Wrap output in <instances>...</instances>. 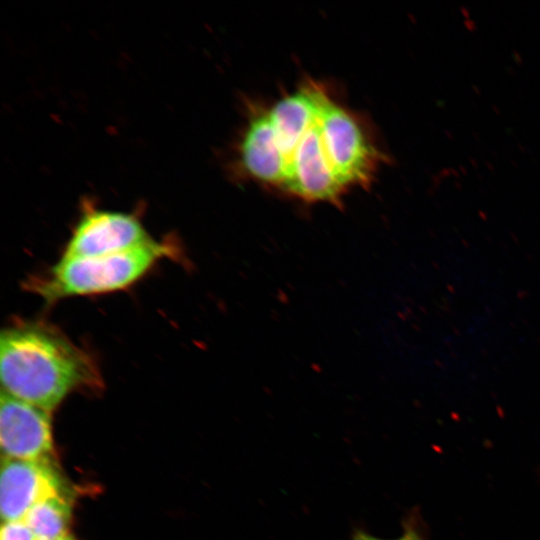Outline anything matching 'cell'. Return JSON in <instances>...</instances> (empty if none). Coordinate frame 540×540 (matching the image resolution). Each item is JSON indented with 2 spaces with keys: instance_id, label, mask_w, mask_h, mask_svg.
Instances as JSON below:
<instances>
[{
  "instance_id": "8fae6325",
  "label": "cell",
  "mask_w": 540,
  "mask_h": 540,
  "mask_svg": "<svg viewBox=\"0 0 540 540\" xmlns=\"http://www.w3.org/2000/svg\"><path fill=\"white\" fill-rule=\"evenodd\" d=\"M352 540H384V539L377 538L373 535H370L364 531L359 530L353 535Z\"/></svg>"
},
{
  "instance_id": "6da1fadb",
  "label": "cell",
  "mask_w": 540,
  "mask_h": 540,
  "mask_svg": "<svg viewBox=\"0 0 540 540\" xmlns=\"http://www.w3.org/2000/svg\"><path fill=\"white\" fill-rule=\"evenodd\" d=\"M2 391L48 412L71 392L101 386L91 356L42 321H16L0 335Z\"/></svg>"
},
{
  "instance_id": "30bf717a",
  "label": "cell",
  "mask_w": 540,
  "mask_h": 540,
  "mask_svg": "<svg viewBox=\"0 0 540 540\" xmlns=\"http://www.w3.org/2000/svg\"><path fill=\"white\" fill-rule=\"evenodd\" d=\"M398 540H422V538L418 531L413 526L408 524Z\"/></svg>"
},
{
  "instance_id": "7c38bea8",
  "label": "cell",
  "mask_w": 540,
  "mask_h": 540,
  "mask_svg": "<svg viewBox=\"0 0 540 540\" xmlns=\"http://www.w3.org/2000/svg\"><path fill=\"white\" fill-rule=\"evenodd\" d=\"M37 540H74V539L71 538L70 536L66 535V536H63V537H60V538H56V539H37Z\"/></svg>"
},
{
  "instance_id": "7a4b0ae2",
  "label": "cell",
  "mask_w": 540,
  "mask_h": 540,
  "mask_svg": "<svg viewBox=\"0 0 540 540\" xmlns=\"http://www.w3.org/2000/svg\"><path fill=\"white\" fill-rule=\"evenodd\" d=\"M169 243L152 240L128 251L91 258H61L30 288L53 302L61 298L113 292L144 276L161 258L172 254Z\"/></svg>"
},
{
  "instance_id": "277c9868",
  "label": "cell",
  "mask_w": 540,
  "mask_h": 540,
  "mask_svg": "<svg viewBox=\"0 0 540 540\" xmlns=\"http://www.w3.org/2000/svg\"><path fill=\"white\" fill-rule=\"evenodd\" d=\"M323 127L335 170L347 190L366 186L373 179L379 153L352 114L327 98Z\"/></svg>"
},
{
  "instance_id": "3957f363",
  "label": "cell",
  "mask_w": 540,
  "mask_h": 540,
  "mask_svg": "<svg viewBox=\"0 0 540 540\" xmlns=\"http://www.w3.org/2000/svg\"><path fill=\"white\" fill-rule=\"evenodd\" d=\"M82 208L62 258L106 256L153 240L135 214L99 209L89 201H85Z\"/></svg>"
},
{
  "instance_id": "9c48e42d",
  "label": "cell",
  "mask_w": 540,
  "mask_h": 540,
  "mask_svg": "<svg viewBox=\"0 0 540 540\" xmlns=\"http://www.w3.org/2000/svg\"><path fill=\"white\" fill-rule=\"evenodd\" d=\"M0 540H37V538L24 520H15L2 524Z\"/></svg>"
},
{
  "instance_id": "ba28073f",
  "label": "cell",
  "mask_w": 540,
  "mask_h": 540,
  "mask_svg": "<svg viewBox=\"0 0 540 540\" xmlns=\"http://www.w3.org/2000/svg\"><path fill=\"white\" fill-rule=\"evenodd\" d=\"M71 519V503L66 495L44 499L24 517L37 539H56L67 535Z\"/></svg>"
},
{
  "instance_id": "8992f818",
  "label": "cell",
  "mask_w": 540,
  "mask_h": 540,
  "mask_svg": "<svg viewBox=\"0 0 540 540\" xmlns=\"http://www.w3.org/2000/svg\"><path fill=\"white\" fill-rule=\"evenodd\" d=\"M0 443L4 457L49 460L52 452L49 412L2 391Z\"/></svg>"
},
{
  "instance_id": "5b68a950",
  "label": "cell",
  "mask_w": 540,
  "mask_h": 540,
  "mask_svg": "<svg viewBox=\"0 0 540 540\" xmlns=\"http://www.w3.org/2000/svg\"><path fill=\"white\" fill-rule=\"evenodd\" d=\"M66 495L64 484L49 460L3 457L0 477V511L4 522L23 520L38 502Z\"/></svg>"
},
{
  "instance_id": "52a82bcc",
  "label": "cell",
  "mask_w": 540,
  "mask_h": 540,
  "mask_svg": "<svg viewBox=\"0 0 540 540\" xmlns=\"http://www.w3.org/2000/svg\"><path fill=\"white\" fill-rule=\"evenodd\" d=\"M240 159L250 176L280 188L282 165L266 113L257 116L249 124L241 141Z\"/></svg>"
}]
</instances>
